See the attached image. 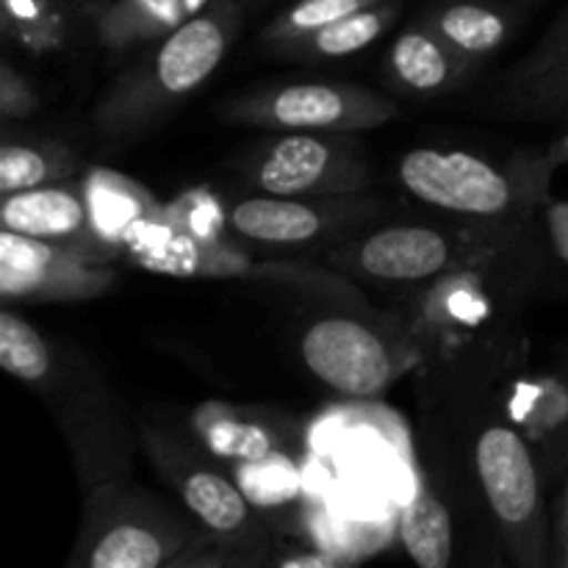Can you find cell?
Wrapping results in <instances>:
<instances>
[{
    "mask_svg": "<svg viewBox=\"0 0 568 568\" xmlns=\"http://www.w3.org/2000/svg\"><path fill=\"white\" fill-rule=\"evenodd\" d=\"M236 480L253 508H281L297 503L300 494L305 491L303 469L283 453L236 464Z\"/></svg>",
    "mask_w": 568,
    "mask_h": 568,
    "instance_id": "obj_24",
    "label": "cell"
},
{
    "mask_svg": "<svg viewBox=\"0 0 568 568\" xmlns=\"http://www.w3.org/2000/svg\"><path fill=\"white\" fill-rule=\"evenodd\" d=\"M300 355L316 381L349 399H375L422 361L397 327L375 325L358 314H327L300 336Z\"/></svg>",
    "mask_w": 568,
    "mask_h": 568,
    "instance_id": "obj_4",
    "label": "cell"
},
{
    "mask_svg": "<svg viewBox=\"0 0 568 568\" xmlns=\"http://www.w3.org/2000/svg\"><path fill=\"white\" fill-rule=\"evenodd\" d=\"M3 31L31 53H48L64 39L59 0H3Z\"/></svg>",
    "mask_w": 568,
    "mask_h": 568,
    "instance_id": "obj_26",
    "label": "cell"
},
{
    "mask_svg": "<svg viewBox=\"0 0 568 568\" xmlns=\"http://www.w3.org/2000/svg\"><path fill=\"white\" fill-rule=\"evenodd\" d=\"M225 120L281 133H355L381 128L397 116L383 94L353 83L305 81L266 87L225 105Z\"/></svg>",
    "mask_w": 568,
    "mask_h": 568,
    "instance_id": "obj_8",
    "label": "cell"
},
{
    "mask_svg": "<svg viewBox=\"0 0 568 568\" xmlns=\"http://www.w3.org/2000/svg\"><path fill=\"white\" fill-rule=\"evenodd\" d=\"M166 214H170V222L178 231L192 239H203V242H220V239H225L227 227H231L227 211L222 209V203L209 189L183 192L181 197L166 203Z\"/></svg>",
    "mask_w": 568,
    "mask_h": 568,
    "instance_id": "obj_28",
    "label": "cell"
},
{
    "mask_svg": "<svg viewBox=\"0 0 568 568\" xmlns=\"http://www.w3.org/2000/svg\"><path fill=\"white\" fill-rule=\"evenodd\" d=\"M544 216H547V231L555 250L568 264V203H549Z\"/></svg>",
    "mask_w": 568,
    "mask_h": 568,
    "instance_id": "obj_32",
    "label": "cell"
},
{
    "mask_svg": "<svg viewBox=\"0 0 568 568\" xmlns=\"http://www.w3.org/2000/svg\"><path fill=\"white\" fill-rule=\"evenodd\" d=\"M566 564H568V532H566Z\"/></svg>",
    "mask_w": 568,
    "mask_h": 568,
    "instance_id": "obj_35",
    "label": "cell"
},
{
    "mask_svg": "<svg viewBox=\"0 0 568 568\" xmlns=\"http://www.w3.org/2000/svg\"><path fill=\"white\" fill-rule=\"evenodd\" d=\"M372 203L347 197H281L258 194L244 197L227 211V222L236 236L275 247H294L333 236L347 225L369 216Z\"/></svg>",
    "mask_w": 568,
    "mask_h": 568,
    "instance_id": "obj_12",
    "label": "cell"
},
{
    "mask_svg": "<svg viewBox=\"0 0 568 568\" xmlns=\"http://www.w3.org/2000/svg\"><path fill=\"white\" fill-rule=\"evenodd\" d=\"M392 521H366L358 516L342 514L325 499H316L308 510V536L314 547L333 555L344 566L353 560L369 558L392 541Z\"/></svg>",
    "mask_w": 568,
    "mask_h": 568,
    "instance_id": "obj_22",
    "label": "cell"
},
{
    "mask_svg": "<svg viewBox=\"0 0 568 568\" xmlns=\"http://www.w3.org/2000/svg\"><path fill=\"white\" fill-rule=\"evenodd\" d=\"M320 499L342 514L388 521L419 488L403 419L369 399L325 410L308 430Z\"/></svg>",
    "mask_w": 568,
    "mask_h": 568,
    "instance_id": "obj_1",
    "label": "cell"
},
{
    "mask_svg": "<svg viewBox=\"0 0 568 568\" xmlns=\"http://www.w3.org/2000/svg\"><path fill=\"white\" fill-rule=\"evenodd\" d=\"M128 261L155 275L181 277V281H258L277 283V286H292L308 294H325L333 303H358V292L353 283L322 266L297 264V261H253L242 250L233 247L227 239L220 242H203L178 231L166 220L155 227L150 236H144L131 250Z\"/></svg>",
    "mask_w": 568,
    "mask_h": 568,
    "instance_id": "obj_5",
    "label": "cell"
},
{
    "mask_svg": "<svg viewBox=\"0 0 568 568\" xmlns=\"http://www.w3.org/2000/svg\"><path fill=\"white\" fill-rule=\"evenodd\" d=\"M192 430L220 460L250 464L281 453V436L270 422L220 399H211L192 410Z\"/></svg>",
    "mask_w": 568,
    "mask_h": 568,
    "instance_id": "obj_16",
    "label": "cell"
},
{
    "mask_svg": "<svg viewBox=\"0 0 568 568\" xmlns=\"http://www.w3.org/2000/svg\"><path fill=\"white\" fill-rule=\"evenodd\" d=\"M399 11H403V0H383V3L342 17V20L331 22V26L320 28V31L297 39V42L286 44L281 53L300 61L344 59V55H353L358 50L369 48L372 42H377L392 28Z\"/></svg>",
    "mask_w": 568,
    "mask_h": 568,
    "instance_id": "obj_19",
    "label": "cell"
},
{
    "mask_svg": "<svg viewBox=\"0 0 568 568\" xmlns=\"http://www.w3.org/2000/svg\"><path fill=\"white\" fill-rule=\"evenodd\" d=\"M558 532H560V538H566V532H568V483H566V491H564V505H560V514H558Z\"/></svg>",
    "mask_w": 568,
    "mask_h": 568,
    "instance_id": "obj_34",
    "label": "cell"
},
{
    "mask_svg": "<svg viewBox=\"0 0 568 568\" xmlns=\"http://www.w3.org/2000/svg\"><path fill=\"white\" fill-rule=\"evenodd\" d=\"M155 503L114 488L94 494L87 508L75 564L89 568H161L178 564V555L186 549L192 532L181 516Z\"/></svg>",
    "mask_w": 568,
    "mask_h": 568,
    "instance_id": "obj_7",
    "label": "cell"
},
{
    "mask_svg": "<svg viewBox=\"0 0 568 568\" xmlns=\"http://www.w3.org/2000/svg\"><path fill=\"white\" fill-rule=\"evenodd\" d=\"M388 67L408 92L433 94L447 89L466 72V64L427 22L408 28L388 53Z\"/></svg>",
    "mask_w": 568,
    "mask_h": 568,
    "instance_id": "obj_18",
    "label": "cell"
},
{
    "mask_svg": "<svg viewBox=\"0 0 568 568\" xmlns=\"http://www.w3.org/2000/svg\"><path fill=\"white\" fill-rule=\"evenodd\" d=\"M39 98L31 89V83L9 64L3 61L0 64V111H3V120H22V116H31L37 111Z\"/></svg>",
    "mask_w": 568,
    "mask_h": 568,
    "instance_id": "obj_30",
    "label": "cell"
},
{
    "mask_svg": "<svg viewBox=\"0 0 568 568\" xmlns=\"http://www.w3.org/2000/svg\"><path fill=\"white\" fill-rule=\"evenodd\" d=\"M514 89L525 109L541 111V114L568 111V55L541 75L516 81Z\"/></svg>",
    "mask_w": 568,
    "mask_h": 568,
    "instance_id": "obj_29",
    "label": "cell"
},
{
    "mask_svg": "<svg viewBox=\"0 0 568 568\" xmlns=\"http://www.w3.org/2000/svg\"><path fill=\"white\" fill-rule=\"evenodd\" d=\"M427 26L458 53V59L469 67V61L494 53L508 39V17L499 9L475 0H460L427 17Z\"/></svg>",
    "mask_w": 568,
    "mask_h": 568,
    "instance_id": "obj_21",
    "label": "cell"
},
{
    "mask_svg": "<svg viewBox=\"0 0 568 568\" xmlns=\"http://www.w3.org/2000/svg\"><path fill=\"white\" fill-rule=\"evenodd\" d=\"M0 225H3V231L42 239V242L67 244V247H75L92 258L103 261L94 250L92 233H89L81 181L48 183V186L28 189V192L6 194L3 205H0Z\"/></svg>",
    "mask_w": 568,
    "mask_h": 568,
    "instance_id": "obj_14",
    "label": "cell"
},
{
    "mask_svg": "<svg viewBox=\"0 0 568 568\" xmlns=\"http://www.w3.org/2000/svg\"><path fill=\"white\" fill-rule=\"evenodd\" d=\"M114 272L75 247L0 233V297L6 303H75L114 288Z\"/></svg>",
    "mask_w": 568,
    "mask_h": 568,
    "instance_id": "obj_11",
    "label": "cell"
},
{
    "mask_svg": "<svg viewBox=\"0 0 568 568\" xmlns=\"http://www.w3.org/2000/svg\"><path fill=\"white\" fill-rule=\"evenodd\" d=\"M70 155L61 148L9 142L0 150V192L6 197V194L48 186L70 175Z\"/></svg>",
    "mask_w": 568,
    "mask_h": 568,
    "instance_id": "obj_23",
    "label": "cell"
},
{
    "mask_svg": "<svg viewBox=\"0 0 568 568\" xmlns=\"http://www.w3.org/2000/svg\"><path fill=\"white\" fill-rule=\"evenodd\" d=\"M475 464L488 505L508 532L521 564L544 560L541 483L530 447L516 430L494 425L480 433Z\"/></svg>",
    "mask_w": 568,
    "mask_h": 568,
    "instance_id": "obj_10",
    "label": "cell"
},
{
    "mask_svg": "<svg viewBox=\"0 0 568 568\" xmlns=\"http://www.w3.org/2000/svg\"><path fill=\"white\" fill-rule=\"evenodd\" d=\"M566 55H568V9L564 11V17L549 28L544 42L538 44V50H532V53L527 55V61L521 64L519 75H516L514 81H527V78L541 75V72H547L549 67L564 61Z\"/></svg>",
    "mask_w": 568,
    "mask_h": 568,
    "instance_id": "obj_31",
    "label": "cell"
},
{
    "mask_svg": "<svg viewBox=\"0 0 568 568\" xmlns=\"http://www.w3.org/2000/svg\"><path fill=\"white\" fill-rule=\"evenodd\" d=\"M503 247L505 239L497 231L388 225L338 247L333 264L372 281L419 283L471 270Z\"/></svg>",
    "mask_w": 568,
    "mask_h": 568,
    "instance_id": "obj_6",
    "label": "cell"
},
{
    "mask_svg": "<svg viewBox=\"0 0 568 568\" xmlns=\"http://www.w3.org/2000/svg\"><path fill=\"white\" fill-rule=\"evenodd\" d=\"M397 536L416 566L447 568L453 560V519L425 483L397 510Z\"/></svg>",
    "mask_w": 568,
    "mask_h": 568,
    "instance_id": "obj_20",
    "label": "cell"
},
{
    "mask_svg": "<svg viewBox=\"0 0 568 568\" xmlns=\"http://www.w3.org/2000/svg\"><path fill=\"white\" fill-rule=\"evenodd\" d=\"M211 3L214 0H111L98 17L100 44L109 50H128L159 42Z\"/></svg>",
    "mask_w": 568,
    "mask_h": 568,
    "instance_id": "obj_17",
    "label": "cell"
},
{
    "mask_svg": "<svg viewBox=\"0 0 568 568\" xmlns=\"http://www.w3.org/2000/svg\"><path fill=\"white\" fill-rule=\"evenodd\" d=\"M153 455H159V464H164V471L181 491L183 505L205 530L220 538H239L253 527V505L244 497L239 483H231L203 464L178 460L170 453Z\"/></svg>",
    "mask_w": 568,
    "mask_h": 568,
    "instance_id": "obj_15",
    "label": "cell"
},
{
    "mask_svg": "<svg viewBox=\"0 0 568 568\" xmlns=\"http://www.w3.org/2000/svg\"><path fill=\"white\" fill-rule=\"evenodd\" d=\"M247 0H214L205 11L159 39L153 53L125 72L94 109L109 139H131L159 125L186 94L203 87L225 59Z\"/></svg>",
    "mask_w": 568,
    "mask_h": 568,
    "instance_id": "obj_2",
    "label": "cell"
},
{
    "mask_svg": "<svg viewBox=\"0 0 568 568\" xmlns=\"http://www.w3.org/2000/svg\"><path fill=\"white\" fill-rule=\"evenodd\" d=\"M258 192L281 197H347L369 186L361 144L347 133H283L250 164Z\"/></svg>",
    "mask_w": 568,
    "mask_h": 568,
    "instance_id": "obj_9",
    "label": "cell"
},
{
    "mask_svg": "<svg viewBox=\"0 0 568 568\" xmlns=\"http://www.w3.org/2000/svg\"><path fill=\"white\" fill-rule=\"evenodd\" d=\"M283 568H336L344 566L342 560L333 558V555L322 552V549L314 547V552H300V555H288V558L281 560Z\"/></svg>",
    "mask_w": 568,
    "mask_h": 568,
    "instance_id": "obj_33",
    "label": "cell"
},
{
    "mask_svg": "<svg viewBox=\"0 0 568 568\" xmlns=\"http://www.w3.org/2000/svg\"><path fill=\"white\" fill-rule=\"evenodd\" d=\"M0 366L22 383H42L53 369L48 342L9 305L0 314Z\"/></svg>",
    "mask_w": 568,
    "mask_h": 568,
    "instance_id": "obj_25",
    "label": "cell"
},
{
    "mask_svg": "<svg viewBox=\"0 0 568 568\" xmlns=\"http://www.w3.org/2000/svg\"><path fill=\"white\" fill-rule=\"evenodd\" d=\"M89 233L103 261L128 258L144 236L166 220V205L133 178L92 166L81 178Z\"/></svg>",
    "mask_w": 568,
    "mask_h": 568,
    "instance_id": "obj_13",
    "label": "cell"
},
{
    "mask_svg": "<svg viewBox=\"0 0 568 568\" xmlns=\"http://www.w3.org/2000/svg\"><path fill=\"white\" fill-rule=\"evenodd\" d=\"M399 181L422 203L469 220L497 222L547 200L549 172L538 159L516 175L466 150L419 148L399 161Z\"/></svg>",
    "mask_w": 568,
    "mask_h": 568,
    "instance_id": "obj_3",
    "label": "cell"
},
{
    "mask_svg": "<svg viewBox=\"0 0 568 568\" xmlns=\"http://www.w3.org/2000/svg\"><path fill=\"white\" fill-rule=\"evenodd\" d=\"M375 3H383V0H297L270 22V28L264 31V42L281 53L286 44Z\"/></svg>",
    "mask_w": 568,
    "mask_h": 568,
    "instance_id": "obj_27",
    "label": "cell"
}]
</instances>
